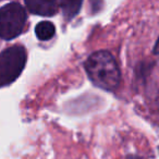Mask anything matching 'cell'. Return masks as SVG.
Returning <instances> with one entry per match:
<instances>
[{
	"instance_id": "obj_7",
	"label": "cell",
	"mask_w": 159,
	"mask_h": 159,
	"mask_svg": "<svg viewBox=\"0 0 159 159\" xmlns=\"http://www.w3.org/2000/svg\"><path fill=\"white\" fill-rule=\"evenodd\" d=\"M154 53H159V39L157 40L156 45H155V48H154Z\"/></svg>"
},
{
	"instance_id": "obj_5",
	"label": "cell",
	"mask_w": 159,
	"mask_h": 159,
	"mask_svg": "<svg viewBox=\"0 0 159 159\" xmlns=\"http://www.w3.org/2000/svg\"><path fill=\"white\" fill-rule=\"evenodd\" d=\"M56 33V27L49 21H43L39 22L35 27V34L38 39L40 40H49L53 37Z\"/></svg>"
},
{
	"instance_id": "obj_1",
	"label": "cell",
	"mask_w": 159,
	"mask_h": 159,
	"mask_svg": "<svg viewBox=\"0 0 159 159\" xmlns=\"http://www.w3.org/2000/svg\"><path fill=\"white\" fill-rule=\"evenodd\" d=\"M85 70L92 82L105 91H113L120 83L119 66L108 51L100 50L92 53L85 61Z\"/></svg>"
},
{
	"instance_id": "obj_2",
	"label": "cell",
	"mask_w": 159,
	"mask_h": 159,
	"mask_svg": "<svg viewBox=\"0 0 159 159\" xmlns=\"http://www.w3.org/2000/svg\"><path fill=\"white\" fill-rule=\"evenodd\" d=\"M26 63L24 47L16 45L0 53V87L11 84L22 73Z\"/></svg>"
},
{
	"instance_id": "obj_3",
	"label": "cell",
	"mask_w": 159,
	"mask_h": 159,
	"mask_svg": "<svg viewBox=\"0 0 159 159\" xmlns=\"http://www.w3.org/2000/svg\"><path fill=\"white\" fill-rule=\"evenodd\" d=\"M26 12L19 2H10L0 8V38L12 40L23 32Z\"/></svg>"
},
{
	"instance_id": "obj_4",
	"label": "cell",
	"mask_w": 159,
	"mask_h": 159,
	"mask_svg": "<svg viewBox=\"0 0 159 159\" xmlns=\"http://www.w3.org/2000/svg\"><path fill=\"white\" fill-rule=\"evenodd\" d=\"M25 5L31 13L43 16H55L59 10V2L55 0H26Z\"/></svg>"
},
{
	"instance_id": "obj_8",
	"label": "cell",
	"mask_w": 159,
	"mask_h": 159,
	"mask_svg": "<svg viewBox=\"0 0 159 159\" xmlns=\"http://www.w3.org/2000/svg\"><path fill=\"white\" fill-rule=\"evenodd\" d=\"M126 159H141V158L137 157V156H128L126 157Z\"/></svg>"
},
{
	"instance_id": "obj_6",
	"label": "cell",
	"mask_w": 159,
	"mask_h": 159,
	"mask_svg": "<svg viewBox=\"0 0 159 159\" xmlns=\"http://www.w3.org/2000/svg\"><path fill=\"white\" fill-rule=\"evenodd\" d=\"M82 0H64V1H61L59 5L66 19L70 20L79 13L81 7H82Z\"/></svg>"
}]
</instances>
